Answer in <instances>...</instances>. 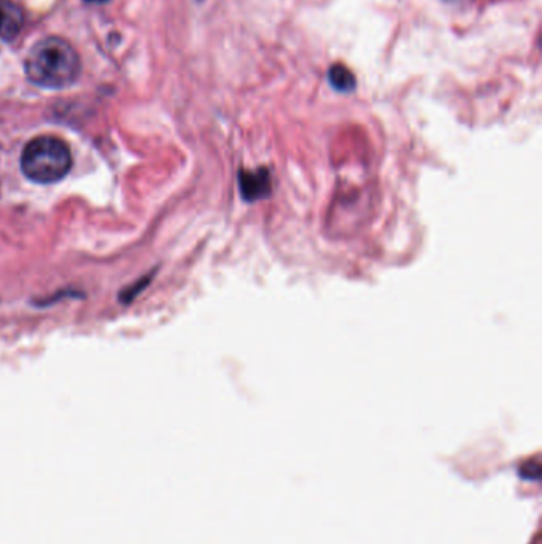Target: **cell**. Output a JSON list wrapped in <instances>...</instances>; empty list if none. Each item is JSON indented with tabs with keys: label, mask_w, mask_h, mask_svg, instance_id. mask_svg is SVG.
<instances>
[{
	"label": "cell",
	"mask_w": 542,
	"mask_h": 544,
	"mask_svg": "<svg viewBox=\"0 0 542 544\" xmlns=\"http://www.w3.org/2000/svg\"><path fill=\"white\" fill-rule=\"evenodd\" d=\"M240 193L245 201H258L266 198L271 193V176L266 169H258L256 172H240Z\"/></svg>",
	"instance_id": "cell-3"
},
{
	"label": "cell",
	"mask_w": 542,
	"mask_h": 544,
	"mask_svg": "<svg viewBox=\"0 0 542 544\" xmlns=\"http://www.w3.org/2000/svg\"><path fill=\"white\" fill-rule=\"evenodd\" d=\"M541 473V465H539V459L529 460L525 462L520 468V474L525 479H538Z\"/></svg>",
	"instance_id": "cell-6"
},
{
	"label": "cell",
	"mask_w": 542,
	"mask_h": 544,
	"mask_svg": "<svg viewBox=\"0 0 542 544\" xmlns=\"http://www.w3.org/2000/svg\"><path fill=\"white\" fill-rule=\"evenodd\" d=\"M86 2H90V4H106L108 0H86Z\"/></svg>",
	"instance_id": "cell-7"
},
{
	"label": "cell",
	"mask_w": 542,
	"mask_h": 544,
	"mask_svg": "<svg viewBox=\"0 0 542 544\" xmlns=\"http://www.w3.org/2000/svg\"><path fill=\"white\" fill-rule=\"evenodd\" d=\"M447 2H453V0H447Z\"/></svg>",
	"instance_id": "cell-8"
},
{
	"label": "cell",
	"mask_w": 542,
	"mask_h": 544,
	"mask_svg": "<svg viewBox=\"0 0 542 544\" xmlns=\"http://www.w3.org/2000/svg\"><path fill=\"white\" fill-rule=\"evenodd\" d=\"M72 164L69 145L56 135H39L22 149V174L34 184H56L69 174Z\"/></svg>",
	"instance_id": "cell-2"
},
{
	"label": "cell",
	"mask_w": 542,
	"mask_h": 544,
	"mask_svg": "<svg viewBox=\"0 0 542 544\" xmlns=\"http://www.w3.org/2000/svg\"><path fill=\"white\" fill-rule=\"evenodd\" d=\"M328 80L336 91L350 92L357 86V78L344 64H334L328 72Z\"/></svg>",
	"instance_id": "cell-5"
},
{
	"label": "cell",
	"mask_w": 542,
	"mask_h": 544,
	"mask_svg": "<svg viewBox=\"0 0 542 544\" xmlns=\"http://www.w3.org/2000/svg\"><path fill=\"white\" fill-rule=\"evenodd\" d=\"M24 69L34 85L48 90H63L77 82L80 56L67 40L59 37H47L30 48Z\"/></svg>",
	"instance_id": "cell-1"
},
{
	"label": "cell",
	"mask_w": 542,
	"mask_h": 544,
	"mask_svg": "<svg viewBox=\"0 0 542 544\" xmlns=\"http://www.w3.org/2000/svg\"><path fill=\"white\" fill-rule=\"evenodd\" d=\"M24 13L12 0H0V39L13 40L22 32Z\"/></svg>",
	"instance_id": "cell-4"
}]
</instances>
